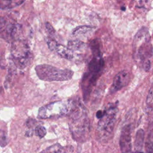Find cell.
Masks as SVG:
<instances>
[{
	"mask_svg": "<svg viewBox=\"0 0 153 153\" xmlns=\"http://www.w3.org/2000/svg\"><path fill=\"white\" fill-rule=\"evenodd\" d=\"M94 27H92L91 26H79L74 29L72 31V35L76 37L84 36L88 33L91 32L94 29Z\"/></svg>",
	"mask_w": 153,
	"mask_h": 153,
	"instance_id": "14",
	"label": "cell"
},
{
	"mask_svg": "<svg viewBox=\"0 0 153 153\" xmlns=\"http://www.w3.org/2000/svg\"><path fill=\"white\" fill-rule=\"evenodd\" d=\"M133 58L145 71L150 68V58L152 55V46L146 28L140 29L136 34L133 44Z\"/></svg>",
	"mask_w": 153,
	"mask_h": 153,
	"instance_id": "3",
	"label": "cell"
},
{
	"mask_svg": "<svg viewBox=\"0 0 153 153\" xmlns=\"http://www.w3.org/2000/svg\"><path fill=\"white\" fill-rule=\"evenodd\" d=\"M35 132L37 136L39 138H42L44 137L47 133L46 129L44 127L42 126H38L35 128Z\"/></svg>",
	"mask_w": 153,
	"mask_h": 153,
	"instance_id": "18",
	"label": "cell"
},
{
	"mask_svg": "<svg viewBox=\"0 0 153 153\" xmlns=\"http://www.w3.org/2000/svg\"><path fill=\"white\" fill-rule=\"evenodd\" d=\"M23 1H0L1 9V10H6L10 9L17 6L20 5L21 4L23 3Z\"/></svg>",
	"mask_w": 153,
	"mask_h": 153,
	"instance_id": "16",
	"label": "cell"
},
{
	"mask_svg": "<svg viewBox=\"0 0 153 153\" xmlns=\"http://www.w3.org/2000/svg\"><path fill=\"white\" fill-rule=\"evenodd\" d=\"M7 144V136L4 131H1V145L2 147L5 146Z\"/></svg>",
	"mask_w": 153,
	"mask_h": 153,
	"instance_id": "20",
	"label": "cell"
},
{
	"mask_svg": "<svg viewBox=\"0 0 153 153\" xmlns=\"http://www.w3.org/2000/svg\"><path fill=\"white\" fill-rule=\"evenodd\" d=\"M1 36L7 41H16L20 39L19 33L21 26L14 21L1 17Z\"/></svg>",
	"mask_w": 153,
	"mask_h": 153,
	"instance_id": "8",
	"label": "cell"
},
{
	"mask_svg": "<svg viewBox=\"0 0 153 153\" xmlns=\"http://www.w3.org/2000/svg\"><path fill=\"white\" fill-rule=\"evenodd\" d=\"M144 131L142 129H139L137 130L136 134L134 147L136 150V153H141L143 142H144Z\"/></svg>",
	"mask_w": 153,
	"mask_h": 153,
	"instance_id": "12",
	"label": "cell"
},
{
	"mask_svg": "<svg viewBox=\"0 0 153 153\" xmlns=\"http://www.w3.org/2000/svg\"><path fill=\"white\" fill-rule=\"evenodd\" d=\"M70 109V100L56 101L41 106L38 112V118L41 119L57 118L68 115Z\"/></svg>",
	"mask_w": 153,
	"mask_h": 153,
	"instance_id": "7",
	"label": "cell"
},
{
	"mask_svg": "<svg viewBox=\"0 0 153 153\" xmlns=\"http://www.w3.org/2000/svg\"><path fill=\"white\" fill-rule=\"evenodd\" d=\"M54 51H56L59 56L63 59L67 60H72L74 58V52L69 48L67 46H65L64 45L58 43Z\"/></svg>",
	"mask_w": 153,
	"mask_h": 153,
	"instance_id": "11",
	"label": "cell"
},
{
	"mask_svg": "<svg viewBox=\"0 0 153 153\" xmlns=\"http://www.w3.org/2000/svg\"><path fill=\"white\" fill-rule=\"evenodd\" d=\"M67 47L74 52L75 51H81L84 49L85 47V44L81 40L75 39L68 41Z\"/></svg>",
	"mask_w": 153,
	"mask_h": 153,
	"instance_id": "15",
	"label": "cell"
},
{
	"mask_svg": "<svg viewBox=\"0 0 153 153\" xmlns=\"http://www.w3.org/2000/svg\"><path fill=\"white\" fill-rule=\"evenodd\" d=\"M37 76L45 81H64L71 79L74 72L68 69H60L49 65L41 64L35 68Z\"/></svg>",
	"mask_w": 153,
	"mask_h": 153,
	"instance_id": "5",
	"label": "cell"
},
{
	"mask_svg": "<svg viewBox=\"0 0 153 153\" xmlns=\"http://www.w3.org/2000/svg\"><path fill=\"white\" fill-rule=\"evenodd\" d=\"M117 112V105L115 103H108L103 110L97 112L96 117L99 121L97 126L96 135L99 140L105 142L111 137Z\"/></svg>",
	"mask_w": 153,
	"mask_h": 153,
	"instance_id": "4",
	"label": "cell"
},
{
	"mask_svg": "<svg viewBox=\"0 0 153 153\" xmlns=\"http://www.w3.org/2000/svg\"><path fill=\"white\" fill-rule=\"evenodd\" d=\"M45 27L48 32V33L51 35L53 36L55 33V30L54 29V27L51 26V25L49 23V22H46L45 23Z\"/></svg>",
	"mask_w": 153,
	"mask_h": 153,
	"instance_id": "21",
	"label": "cell"
},
{
	"mask_svg": "<svg viewBox=\"0 0 153 153\" xmlns=\"http://www.w3.org/2000/svg\"><path fill=\"white\" fill-rule=\"evenodd\" d=\"M68 116L69 126L73 138L77 142H84L90 137V121L87 109L79 100L71 99Z\"/></svg>",
	"mask_w": 153,
	"mask_h": 153,
	"instance_id": "1",
	"label": "cell"
},
{
	"mask_svg": "<svg viewBox=\"0 0 153 153\" xmlns=\"http://www.w3.org/2000/svg\"><path fill=\"white\" fill-rule=\"evenodd\" d=\"M47 45H48L49 49L51 51H54L57 45L58 44L56 40H54L53 38H47Z\"/></svg>",
	"mask_w": 153,
	"mask_h": 153,
	"instance_id": "19",
	"label": "cell"
},
{
	"mask_svg": "<svg viewBox=\"0 0 153 153\" xmlns=\"http://www.w3.org/2000/svg\"><path fill=\"white\" fill-rule=\"evenodd\" d=\"M93 57L88 65V69L81 79V89L84 100L88 102L91 93L96 86L97 79L101 75L105 62L102 58L100 45L95 44L91 47Z\"/></svg>",
	"mask_w": 153,
	"mask_h": 153,
	"instance_id": "2",
	"label": "cell"
},
{
	"mask_svg": "<svg viewBox=\"0 0 153 153\" xmlns=\"http://www.w3.org/2000/svg\"><path fill=\"white\" fill-rule=\"evenodd\" d=\"M69 151L67 147H63L59 143H56L44 149L39 153H68Z\"/></svg>",
	"mask_w": 153,
	"mask_h": 153,
	"instance_id": "13",
	"label": "cell"
},
{
	"mask_svg": "<svg viewBox=\"0 0 153 153\" xmlns=\"http://www.w3.org/2000/svg\"><path fill=\"white\" fill-rule=\"evenodd\" d=\"M11 60L20 69L26 68L32 60V54L28 44L23 39L13 41L11 48Z\"/></svg>",
	"mask_w": 153,
	"mask_h": 153,
	"instance_id": "6",
	"label": "cell"
},
{
	"mask_svg": "<svg viewBox=\"0 0 153 153\" xmlns=\"http://www.w3.org/2000/svg\"><path fill=\"white\" fill-rule=\"evenodd\" d=\"M146 105L149 109L153 111V83L151 86L146 98Z\"/></svg>",
	"mask_w": 153,
	"mask_h": 153,
	"instance_id": "17",
	"label": "cell"
},
{
	"mask_svg": "<svg viewBox=\"0 0 153 153\" xmlns=\"http://www.w3.org/2000/svg\"><path fill=\"white\" fill-rule=\"evenodd\" d=\"M130 81V74L126 70L119 72L114 77L111 87L109 89L110 93H114L123 87L126 86Z\"/></svg>",
	"mask_w": 153,
	"mask_h": 153,
	"instance_id": "10",
	"label": "cell"
},
{
	"mask_svg": "<svg viewBox=\"0 0 153 153\" xmlns=\"http://www.w3.org/2000/svg\"><path fill=\"white\" fill-rule=\"evenodd\" d=\"M35 120L34 119L32 118H29L27 120V122H26V125L28 127H32V126H34L35 123Z\"/></svg>",
	"mask_w": 153,
	"mask_h": 153,
	"instance_id": "22",
	"label": "cell"
},
{
	"mask_svg": "<svg viewBox=\"0 0 153 153\" xmlns=\"http://www.w3.org/2000/svg\"><path fill=\"white\" fill-rule=\"evenodd\" d=\"M131 127L130 124L123 127L120 137V146L121 153H133L131 138Z\"/></svg>",
	"mask_w": 153,
	"mask_h": 153,
	"instance_id": "9",
	"label": "cell"
}]
</instances>
